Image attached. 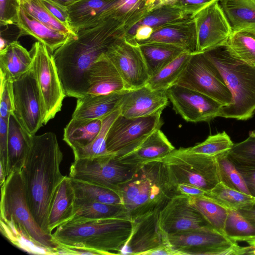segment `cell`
<instances>
[{
	"instance_id": "obj_1",
	"label": "cell",
	"mask_w": 255,
	"mask_h": 255,
	"mask_svg": "<svg viewBox=\"0 0 255 255\" xmlns=\"http://www.w3.org/2000/svg\"><path fill=\"white\" fill-rule=\"evenodd\" d=\"M123 29L121 22L109 16L93 25L79 29L76 36L53 52L66 96L78 99L86 94L90 69L121 37Z\"/></svg>"
},
{
	"instance_id": "obj_2",
	"label": "cell",
	"mask_w": 255,
	"mask_h": 255,
	"mask_svg": "<svg viewBox=\"0 0 255 255\" xmlns=\"http://www.w3.org/2000/svg\"><path fill=\"white\" fill-rule=\"evenodd\" d=\"M63 158L54 133L35 134L20 170L29 209L37 224L49 235L52 234L48 230L51 204L57 188L65 177L60 168Z\"/></svg>"
},
{
	"instance_id": "obj_3",
	"label": "cell",
	"mask_w": 255,
	"mask_h": 255,
	"mask_svg": "<svg viewBox=\"0 0 255 255\" xmlns=\"http://www.w3.org/2000/svg\"><path fill=\"white\" fill-rule=\"evenodd\" d=\"M118 191L132 222L160 212L178 194L161 159L139 165L131 179L119 186Z\"/></svg>"
},
{
	"instance_id": "obj_4",
	"label": "cell",
	"mask_w": 255,
	"mask_h": 255,
	"mask_svg": "<svg viewBox=\"0 0 255 255\" xmlns=\"http://www.w3.org/2000/svg\"><path fill=\"white\" fill-rule=\"evenodd\" d=\"M132 228L128 217L73 218L59 226L52 236L60 245L92 249L102 255H121Z\"/></svg>"
},
{
	"instance_id": "obj_5",
	"label": "cell",
	"mask_w": 255,
	"mask_h": 255,
	"mask_svg": "<svg viewBox=\"0 0 255 255\" xmlns=\"http://www.w3.org/2000/svg\"><path fill=\"white\" fill-rule=\"evenodd\" d=\"M217 68L232 94L219 117L247 120L255 114V66L232 55L225 45L203 52Z\"/></svg>"
},
{
	"instance_id": "obj_6",
	"label": "cell",
	"mask_w": 255,
	"mask_h": 255,
	"mask_svg": "<svg viewBox=\"0 0 255 255\" xmlns=\"http://www.w3.org/2000/svg\"><path fill=\"white\" fill-rule=\"evenodd\" d=\"M161 159L176 187L179 184H188L207 192L221 182L215 156L193 153L187 148H180L175 149Z\"/></svg>"
},
{
	"instance_id": "obj_7",
	"label": "cell",
	"mask_w": 255,
	"mask_h": 255,
	"mask_svg": "<svg viewBox=\"0 0 255 255\" xmlns=\"http://www.w3.org/2000/svg\"><path fill=\"white\" fill-rule=\"evenodd\" d=\"M1 187L0 216L12 218L36 242L57 250L59 245L52 235L45 233L35 221L28 207L20 170H14Z\"/></svg>"
},
{
	"instance_id": "obj_8",
	"label": "cell",
	"mask_w": 255,
	"mask_h": 255,
	"mask_svg": "<svg viewBox=\"0 0 255 255\" xmlns=\"http://www.w3.org/2000/svg\"><path fill=\"white\" fill-rule=\"evenodd\" d=\"M29 51L33 59L31 70L41 98L44 126L61 111L63 101L66 96L53 53L38 41L33 44Z\"/></svg>"
},
{
	"instance_id": "obj_9",
	"label": "cell",
	"mask_w": 255,
	"mask_h": 255,
	"mask_svg": "<svg viewBox=\"0 0 255 255\" xmlns=\"http://www.w3.org/2000/svg\"><path fill=\"white\" fill-rule=\"evenodd\" d=\"M171 247L179 255H229L247 254L248 247L237 243L212 227L167 235Z\"/></svg>"
},
{
	"instance_id": "obj_10",
	"label": "cell",
	"mask_w": 255,
	"mask_h": 255,
	"mask_svg": "<svg viewBox=\"0 0 255 255\" xmlns=\"http://www.w3.org/2000/svg\"><path fill=\"white\" fill-rule=\"evenodd\" d=\"M138 166L120 162L115 154L81 158L71 164L69 177L118 190L119 186L131 179Z\"/></svg>"
},
{
	"instance_id": "obj_11",
	"label": "cell",
	"mask_w": 255,
	"mask_h": 255,
	"mask_svg": "<svg viewBox=\"0 0 255 255\" xmlns=\"http://www.w3.org/2000/svg\"><path fill=\"white\" fill-rule=\"evenodd\" d=\"M175 84L203 93L223 106L232 101L231 93L221 74L203 52L192 55Z\"/></svg>"
},
{
	"instance_id": "obj_12",
	"label": "cell",
	"mask_w": 255,
	"mask_h": 255,
	"mask_svg": "<svg viewBox=\"0 0 255 255\" xmlns=\"http://www.w3.org/2000/svg\"><path fill=\"white\" fill-rule=\"evenodd\" d=\"M161 114L139 118H127L120 114L108 133V152L120 155L135 148L153 131L160 129L163 125Z\"/></svg>"
},
{
	"instance_id": "obj_13",
	"label": "cell",
	"mask_w": 255,
	"mask_h": 255,
	"mask_svg": "<svg viewBox=\"0 0 255 255\" xmlns=\"http://www.w3.org/2000/svg\"><path fill=\"white\" fill-rule=\"evenodd\" d=\"M13 112L22 128L36 134L44 126V112L37 81L31 69L12 82Z\"/></svg>"
},
{
	"instance_id": "obj_14",
	"label": "cell",
	"mask_w": 255,
	"mask_h": 255,
	"mask_svg": "<svg viewBox=\"0 0 255 255\" xmlns=\"http://www.w3.org/2000/svg\"><path fill=\"white\" fill-rule=\"evenodd\" d=\"M106 55L128 90L146 85L149 76L138 45L129 43L123 37L118 38L110 45Z\"/></svg>"
},
{
	"instance_id": "obj_15",
	"label": "cell",
	"mask_w": 255,
	"mask_h": 255,
	"mask_svg": "<svg viewBox=\"0 0 255 255\" xmlns=\"http://www.w3.org/2000/svg\"><path fill=\"white\" fill-rule=\"evenodd\" d=\"M166 94L175 113L188 122L209 121L219 117L223 106L208 96L178 84L168 88Z\"/></svg>"
},
{
	"instance_id": "obj_16",
	"label": "cell",
	"mask_w": 255,
	"mask_h": 255,
	"mask_svg": "<svg viewBox=\"0 0 255 255\" xmlns=\"http://www.w3.org/2000/svg\"><path fill=\"white\" fill-rule=\"evenodd\" d=\"M219 1H215L191 16L195 22L197 53L225 45L233 30Z\"/></svg>"
},
{
	"instance_id": "obj_17",
	"label": "cell",
	"mask_w": 255,
	"mask_h": 255,
	"mask_svg": "<svg viewBox=\"0 0 255 255\" xmlns=\"http://www.w3.org/2000/svg\"><path fill=\"white\" fill-rule=\"evenodd\" d=\"M158 223L167 235L212 227L190 203L189 197L181 194L173 196L160 211Z\"/></svg>"
},
{
	"instance_id": "obj_18",
	"label": "cell",
	"mask_w": 255,
	"mask_h": 255,
	"mask_svg": "<svg viewBox=\"0 0 255 255\" xmlns=\"http://www.w3.org/2000/svg\"><path fill=\"white\" fill-rule=\"evenodd\" d=\"M159 212L132 222L131 235L121 255H146L162 245H169L167 234L160 227Z\"/></svg>"
},
{
	"instance_id": "obj_19",
	"label": "cell",
	"mask_w": 255,
	"mask_h": 255,
	"mask_svg": "<svg viewBox=\"0 0 255 255\" xmlns=\"http://www.w3.org/2000/svg\"><path fill=\"white\" fill-rule=\"evenodd\" d=\"M168 102L166 91L153 90L145 85L125 92L120 107V115L139 118L162 113Z\"/></svg>"
},
{
	"instance_id": "obj_20",
	"label": "cell",
	"mask_w": 255,
	"mask_h": 255,
	"mask_svg": "<svg viewBox=\"0 0 255 255\" xmlns=\"http://www.w3.org/2000/svg\"><path fill=\"white\" fill-rule=\"evenodd\" d=\"M150 42L174 45L191 54L196 53L197 37L194 19L190 16L167 23L154 30L147 39L136 44Z\"/></svg>"
},
{
	"instance_id": "obj_21",
	"label": "cell",
	"mask_w": 255,
	"mask_h": 255,
	"mask_svg": "<svg viewBox=\"0 0 255 255\" xmlns=\"http://www.w3.org/2000/svg\"><path fill=\"white\" fill-rule=\"evenodd\" d=\"M87 81L88 88L86 95L108 94L128 90L120 73L106 53L90 69Z\"/></svg>"
},
{
	"instance_id": "obj_22",
	"label": "cell",
	"mask_w": 255,
	"mask_h": 255,
	"mask_svg": "<svg viewBox=\"0 0 255 255\" xmlns=\"http://www.w3.org/2000/svg\"><path fill=\"white\" fill-rule=\"evenodd\" d=\"M175 149L160 129H157L131 151L115 156L122 163L138 166L162 159Z\"/></svg>"
},
{
	"instance_id": "obj_23",
	"label": "cell",
	"mask_w": 255,
	"mask_h": 255,
	"mask_svg": "<svg viewBox=\"0 0 255 255\" xmlns=\"http://www.w3.org/2000/svg\"><path fill=\"white\" fill-rule=\"evenodd\" d=\"M126 91L108 94L86 95L77 99L76 106L72 118L103 119L120 108Z\"/></svg>"
},
{
	"instance_id": "obj_24",
	"label": "cell",
	"mask_w": 255,
	"mask_h": 255,
	"mask_svg": "<svg viewBox=\"0 0 255 255\" xmlns=\"http://www.w3.org/2000/svg\"><path fill=\"white\" fill-rule=\"evenodd\" d=\"M18 36L30 35L44 44L52 53L76 36L54 30L29 14L20 5L18 19L14 24Z\"/></svg>"
},
{
	"instance_id": "obj_25",
	"label": "cell",
	"mask_w": 255,
	"mask_h": 255,
	"mask_svg": "<svg viewBox=\"0 0 255 255\" xmlns=\"http://www.w3.org/2000/svg\"><path fill=\"white\" fill-rule=\"evenodd\" d=\"M117 0H81L66 7L72 29L76 33L79 29L93 25L105 19L107 10Z\"/></svg>"
},
{
	"instance_id": "obj_26",
	"label": "cell",
	"mask_w": 255,
	"mask_h": 255,
	"mask_svg": "<svg viewBox=\"0 0 255 255\" xmlns=\"http://www.w3.org/2000/svg\"><path fill=\"white\" fill-rule=\"evenodd\" d=\"M32 61L30 51L13 40L0 50V75L12 82L31 69Z\"/></svg>"
},
{
	"instance_id": "obj_27",
	"label": "cell",
	"mask_w": 255,
	"mask_h": 255,
	"mask_svg": "<svg viewBox=\"0 0 255 255\" xmlns=\"http://www.w3.org/2000/svg\"><path fill=\"white\" fill-rule=\"evenodd\" d=\"M75 200L71 179L65 176L57 188L51 204L48 217V230L51 234L55 228L73 219Z\"/></svg>"
},
{
	"instance_id": "obj_28",
	"label": "cell",
	"mask_w": 255,
	"mask_h": 255,
	"mask_svg": "<svg viewBox=\"0 0 255 255\" xmlns=\"http://www.w3.org/2000/svg\"><path fill=\"white\" fill-rule=\"evenodd\" d=\"M32 138V136L22 128L11 114L9 119L8 129L9 174L14 170L21 169L31 147Z\"/></svg>"
},
{
	"instance_id": "obj_29",
	"label": "cell",
	"mask_w": 255,
	"mask_h": 255,
	"mask_svg": "<svg viewBox=\"0 0 255 255\" xmlns=\"http://www.w3.org/2000/svg\"><path fill=\"white\" fill-rule=\"evenodd\" d=\"M0 230L7 240L24 252L34 255H58L57 250L48 248L35 241L12 218L0 217Z\"/></svg>"
},
{
	"instance_id": "obj_30",
	"label": "cell",
	"mask_w": 255,
	"mask_h": 255,
	"mask_svg": "<svg viewBox=\"0 0 255 255\" xmlns=\"http://www.w3.org/2000/svg\"><path fill=\"white\" fill-rule=\"evenodd\" d=\"M145 62L149 78L186 51L180 47L159 42L138 45Z\"/></svg>"
},
{
	"instance_id": "obj_31",
	"label": "cell",
	"mask_w": 255,
	"mask_h": 255,
	"mask_svg": "<svg viewBox=\"0 0 255 255\" xmlns=\"http://www.w3.org/2000/svg\"><path fill=\"white\" fill-rule=\"evenodd\" d=\"M220 4L233 31L255 33V0H221Z\"/></svg>"
},
{
	"instance_id": "obj_32",
	"label": "cell",
	"mask_w": 255,
	"mask_h": 255,
	"mask_svg": "<svg viewBox=\"0 0 255 255\" xmlns=\"http://www.w3.org/2000/svg\"><path fill=\"white\" fill-rule=\"evenodd\" d=\"M102 120H81L71 118L64 129L63 140L72 148L85 146L98 135Z\"/></svg>"
},
{
	"instance_id": "obj_33",
	"label": "cell",
	"mask_w": 255,
	"mask_h": 255,
	"mask_svg": "<svg viewBox=\"0 0 255 255\" xmlns=\"http://www.w3.org/2000/svg\"><path fill=\"white\" fill-rule=\"evenodd\" d=\"M151 10L146 0H118L109 8L105 16L112 17L123 24L124 36Z\"/></svg>"
},
{
	"instance_id": "obj_34",
	"label": "cell",
	"mask_w": 255,
	"mask_h": 255,
	"mask_svg": "<svg viewBox=\"0 0 255 255\" xmlns=\"http://www.w3.org/2000/svg\"><path fill=\"white\" fill-rule=\"evenodd\" d=\"M129 217L123 205H115L76 198L73 218L103 219Z\"/></svg>"
},
{
	"instance_id": "obj_35",
	"label": "cell",
	"mask_w": 255,
	"mask_h": 255,
	"mask_svg": "<svg viewBox=\"0 0 255 255\" xmlns=\"http://www.w3.org/2000/svg\"><path fill=\"white\" fill-rule=\"evenodd\" d=\"M76 198L115 205H123L118 190L71 178Z\"/></svg>"
},
{
	"instance_id": "obj_36",
	"label": "cell",
	"mask_w": 255,
	"mask_h": 255,
	"mask_svg": "<svg viewBox=\"0 0 255 255\" xmlns=\"http://www.w3.org/2000/svg\"><path fill=\"white\" fill-rule=\"evenodd\" d=\"M185 52L148 79L146 85L153 90L166 91L175 85L192 55Z\"/></svg>"
},
{
	"instance_id": "obj_37",
	"label": "cell",
	"mask_w": 255,
	"mask_h": 255,
	"mask_svg": "<svg viewBox=\"0 0 255 255\" xmlns=\"http://www.w3.org/2000/svg\"><path fill=\"white\" fill-rule=\"evenodd\" d=\"M225 46L234 57L255 66V33L247 30L233 31Z\"/></svg>"
},
{
	"instance_id": "obj_38",
	"label": "cell",
	"mask_w": 255,
	"mask_h": 255,
	"mask_svg": "<svg viewBox=\"0 0 255 255\" xmlns=\"http://www.w3.org/2000/svg\"><path fill=\"white\" fill-rule=\"evenodd\" d=\"M189 197L190 203L199 211L210 225L225 235V226L228 209L205 196Z\"/></svg>"
},
{
	"instance_id": "obj_39",
	"label": "cell",
	"mask_w": 255,
	"mask_h": 255,
	"mask_svg": "<svg viewBox=\"0 0 255 255\" xmlns=\"http://www.w3.org/2000/svg\"><path fill=\"white\" fill-rule=\"evenodd\" d=\"M205 196L229 209L238 210L251 205L255 198L250 195L231 188L220 182Z\"/></svg>"
},
{
	"instance_id": "obj_40",
	"label": "cell",
	"mask_w": 255,
	"mask_h": 255,
	"mask_svg": "<svg viewBox=\"0 0 255 255\" xmlns=\"http://www.w3.org/2000/svg\"><path fill=\"white\" fill-rule=\"evenodd\" d=\"M120 114V108L102 119L101 130L94 140L90 144L73 149L74 160L105 156L110 154L107 149L106 140L109 130L117 117Z\"/></svg>"
},
{
	"instance_id": "obj_41",
	"label": "cell",
	"mask_w": 255,
	"mask_h": 255,
	"mask_svg": "<svg viewBox=\"0 0 255 255\" xmlns=\"http://www.w3.org/2000/svg\"><path fill=\"white\" fill-rule=\"evenodd\" d=\"M225 226V235L231 240L246 242L249 245L255 242V229L238 210L228 209Z\"/></svg>"
},
{
	"instance_id": "obj_42",
	"label": "cell",
	"mask_w": 255,
	"mask_h": 255,
	"mask_svg": "<svg viewBox=\"0 0 255 255\" xmlns=\"http://www.w3.org/2000/svg\"><path fill=\"white\" fill-rule=\"evenodd\" d=\"M189 16H190L171 5H164L150 10L131 28L147 26L154 30L167 23Z\"/></svg>"
},
{
	"instance_id": "obj_43",
	"label": "cell",
	"mask_w": 255,
	"mask_h": 255,
	"mask_svg": "<svg viewBox=\"0 0 255 255\" xmlns=\"http://www.w3.org/2000/svg\"><path fill=\"white\" fill-rule=\"evenodd\" d=\"M215 157L218 165L221 182L231 188L250 195L242 176L229 158L228 151Z\"/></svg>"
},
{
	"instance_id": "obj_44",
	"label": "cell",
	"mask_w": 255,
	"mask_h": 255,
	"mask_svg": "<svg viewBox=\"0 0 255 255\" xmlns=\"http://www.w3.org/2000/svg\"><path fill=\"white\" fill-rule=\"evenodd\" d=\"M20 5L27 13L49 28L62 33L76 35L71 28L55 17L39 0H30Z\"/></svg>"
},
{
	"instance_id": "obj_45",
	"label": "cell",
	"mask_w": 255,
	"mask_h": 255,
	"mask_svg": "<svg viewBox=\"0 0 255 255\" xmlns=\"http://www.w3.org/2000/svg\"><path fill=\"white\" fill-rule=\"evenodd\" d=\"M234 144L229 135L223 131L211 135L204 141L187 149L191 152L215 156L229 151Z\"/></svg>"
},
{
	"instance_id": "obj_46",
	"label": "cell",
	"mask_w": 255,
	"mask_h": 255,
	"mask_svg": "<svg viewBox=\"0 0 255 255\" xmlns=\"http://www.w3.org/2000/svg\"><path fill=\"white\" fill-rule=\"evenodd\" d=\"M228 155L233 162L255 165V130L251 131L245 140L234 144Z\"/></svg>"
},
{
	"instance_id": "obj_47",
	"label": "cell",
	"mask_w": 255,
	"mask_h": 255,
	"mask_svg": "<svg viewBox=\"0 0 255 255\" xmlns=\"http://www.w3.org/2000/svg\"><path fill=\"white\" fill-rule=\"evenodd\" d=\"M13 112L12 82L0 76V118L9 120Z\"/></svg>"
},
{
	"instance_id": "obj_48",
	"label": "cell",
	"mask_w": 255,
	"mask_h": 255,
	"mask_svg": "<svg viewBox=\"0 0 255 255\" xmlns=\"http://www.w3.org/2000/svg\"><path fill=\"white\" fill-rule=\"evenodd\" d=\"M20 7L19 0H0V26L15 24L18 19Z\"/></svg>"
},
{
	"instance_id": "obj_49",
	"label": "cell",
	"mask_w": 255,
	"mask_h": 255,
	"mask_svg": "<svg viewBox=\"0 0 255 255\" xmlns=\"http://www.w3.org/2000/svg\"><path fill=\"white\" fill-rule=\"evenodd\" d=\"M221 0H175L169 4L184 12L188 16L196 14L210 4Z\"/></svg>"
},
{
	"instance_id": "obj_50",
	"label": "cell",
	"mask_w": 255,
	"mask_h": 255,
	"mask_svg": "<svg viewBox=\"0 0 255 255\" xmlns=\"http://www.w3.org/2000/svg\"><path fill=\"white\" fill-rule=\"evenodd\" d=\"M9 120L0 118V165L8 176V129Z\"/></svg>"
},
{
	"instance_id": "obj_51",
	"label": "cell",
	"mask_w": 255,
	"mask_h": 255,
	"mask_svg": "<svg viewBox=\"0 0 255 255\" xmlns=\"http://www.w3.org/2000/svg\"><path fill=\"white\" fill-rule=\"evenodd\" d=\"M232 162L242 176L250 195L255 198V165Z\"/></svg>"
},
{
	"instance_id": "obj_52",
	"label": "cell",
	"mask_w": 255,
	"mask_h": 255,
	"mask_svg": "<svg viewBox=\"0 0 255 255\" xmlns=\"http://www.w3.org/2000/svg\"><path fill=\"white\" fill-rule=\"evenodd\" d=\"M42 5L58 20L71 28L66 7L63 6L51 0H39ZM72 29V28H71Z\"/></svg>"
},
{
	"instance_id": "obj_53",
	"label": "cell",
	"mask_w": 255,
	"mask_h": 255,
	"mask_svg": "<svg viewBox=\"0 0 255 255\" xmlns=\"http://www.w3.org/2000/svg\"><path fill=\"white\" fill-rule=\"evenodd\" d=\"M176 191L178 194L188 196H204L206 192L195 186L188 184H179L176 186Z\"/></svg>"
},
{
	"instance_id": "obj_54",
	"label": "cell",
	"mask_w": 255,
	"mask_h": 255,
	"mask_svg": "<svg viewBox=\"0 0 255 255\" xmlns=\"http://www.w3.org/2000/svg\"><path fill=\"white\" fill-rule=\"evenodd\" d=\"M238 211L255 229V201L250 206Z\"/></svg>"
},
{
	"instance_id": "obj_55",
	"label": "cell",
	"mask_w": 255,
	"mask_h": 255,
	"mask_svg": "<svg viewBox=\"0 0 255 255\" xmlns=\"http://www.w3.org/2000/svg\"><path fill=\"white\" fill-rule=\"evenodd\" d=\"M179 255L178 253L174 250L170 245H162L149 252L146 255Z\"/></svg>"
},
{
	"instance_id": "obj_56",
	"label": "cell",
	"mask_w": 255,
	"mask_h": 255,
	"mask_svg": "<svg viewBox=\"0 0 255 255\" xmlns=\"http://www.w3.org/2000/svg\"><path fill=\"white\" fill-rule=\"evenodd\" d=\"M64 7H67L81 0H51Z\"/></svg>"
},
{
	"instance_id": "obj_57",
	"label": "cell",
	"mask_w": 255,
	"mask_h": 255,
	"mask_svg": "<svg viewBox=\"0 0 255 255\" xmlns=\"http://www.w3.org/2000/svg\"><path fill=\"white\" fill-rule=\"evenodd\" d=\"M174 0H156L153 4L152 9L162 5L168 4Z\"/></svg>"
},
{
	"instance_id": "obj_58",
	"label": "cell",
	"mask_w": 255,
	"mask_h": 255,
	"mask_svg": "<svg viewBox=\"0 0 255 255\" xmlns=\"http://www.w3.org/2000/svg\"><path fill=\"white\" fill-rule=\"evenodd\" d=\"M147 3L148 5H149L151 7V9L153 6L154 3L156 1V0H146Z\"/></svg>"
},
{
	"instance_id": "obj_59",
	"label": "cell",
	"mask_w": 255,
	"mask_h": 255,
	"mask_svg": "<svg viewBox=\"0 0 255 255\" xmlns=\"http://www.w3.org/2000/svg\"><path fill=\"white\" fill-rule=\"evenodd\" d=\"M19 0L20 4H22L23 3H24L25 2H27V1H29L30 0Z\"/></svg>"
}]
</instances>
